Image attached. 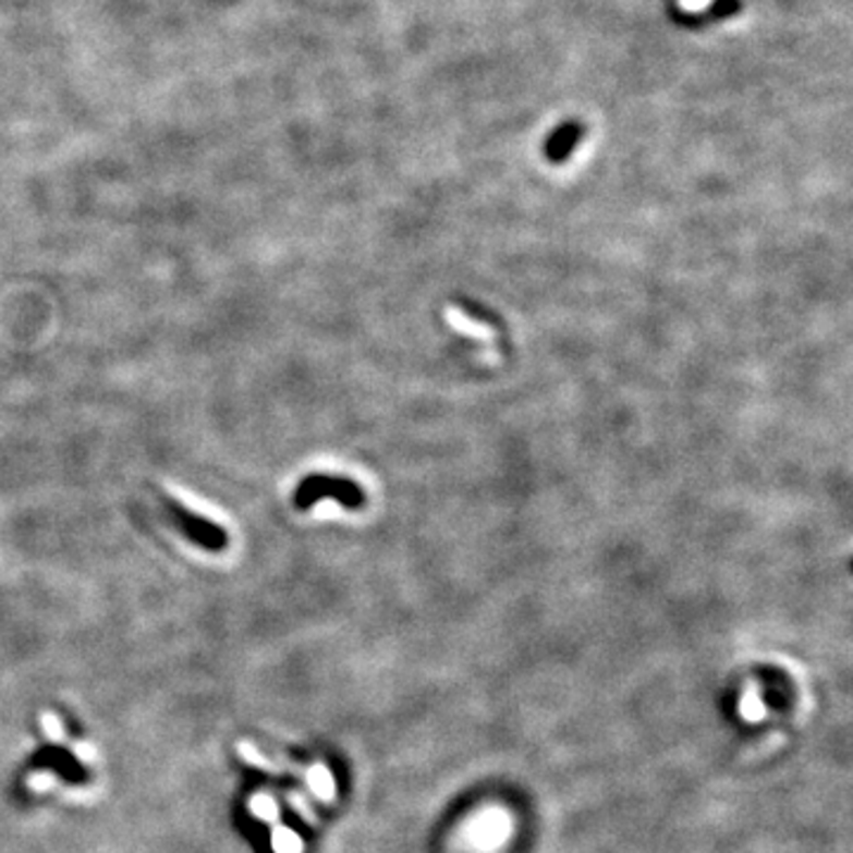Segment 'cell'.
I'll return each mask as SVG.
<instances>
[{"label": "cell", "instance_id": "cell-3", "mask_svg": "<svg viewBox=\"0 0 853 853\" xmlns=\"http://www.w3.org/2000/svg\"><path fill=\"white\" fill-rule=\"evenodd\" d=\"M584 138V126L581 124H564L560 126L558 131H555L552 138H548L544 153H546V159L552 161V164H562L564 159L572 157L574 147L578 145V141Z\"/></svg>", "mask_w": 853, "mask_h": 853}, {"label": "cell", "instance_id": "cell-2", "mask_svg": "<svg viewBox=\"0 0 853 853\" xmlns=\"http://www.w3.org/2000/svg\"><path fill=\"white\" fill-rule=\"evenodd\" d=\"M292 500H294V508L302 512L314 508L316 503H320V500H337V503L346 510H361L365 505V491L354 479L314 472L296 484Z\"/></svg>", "mask_w": 853, "mask_h": 853}, {"label": "cell", "instance_id": "cell-1", "mask_svg": "<svg viewBox=\"0 0 853 853\" xmlns=\"http://www.w3.org/2000/svg\"><path fill=\"white\" fill-rule=\"evenodd\" d=\"M157 500L161 505V512H164V517L190 540V544H195L197 548L207 552H223L228 548L230 536L221 524H216L209 517H202V514H197L195 510L185 508L183 503H179V500L161 491H157Z\"/></svg>", "mask_w": 853, "mask_h": 853}]
</instances>
